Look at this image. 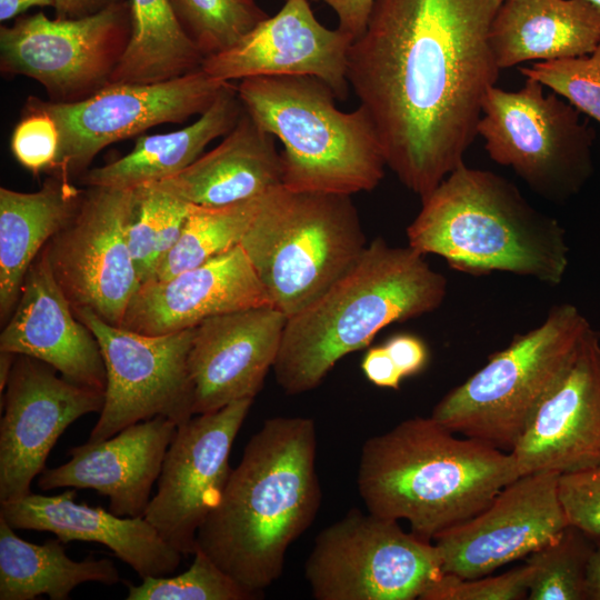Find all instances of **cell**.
<instances>
[{"label":"cell","mask_w":600,"mask_h":600,"mask_svg":"<svg viewBox=\"0 0 600 600\" xmlns=\"http://www.w3.org/2000/svg\"><path fill=\"white\" fill-rule=\"evenodd\" d=\"M498 0H373L348 81L387 166L420 198L463 163L500 69L489 33Z\"/></svg>","instance_id":"1"},{"label":"cell","mask_w":600,"mask_h":600,"mask_svg":"<svg viewBox=\"0 0 600 600\" xmlns=\"http://www.w3.org/2000/svg\"><path fill=\"white\" fill-rule=\"evenodd\" d=\"M317 448L313 419H267L197 532L196 549L260 597L281 577L289 547L318 514Z\"/></svg>","instance_id":"2"},{"label":"cell","mask_w":600,"mask_h":600,"mask_svg":"<svg viewBox=\"0 0 600 600\" xmlns=\"http://www.w3.org/2000/svg\"><path fill=\"white\" fill-rule=\"evenodd\" d=\"M456 434L431 417H413L367 439L357 477L367 511L407 520L433 541L520 476L511 452Z\"/></svg>","instance_id":"3"},{"label":"cell","mask_w":600,"mask_h":600,"mask_svg":"<svg viewBox=\"0 0 600 600\" xmlns=\"http://www.w3.org/2000/svg\"><path fill=\"white\" fill-rule=\"evenodd\" d=\"M447 288V278L424 254L373 239L347 273L287 318L272 367L278 384L292 396L311 391L341 358L367 347L383 328L437 310Z\"/></svg>","instance_id":"4"},{"label":"cell","mask_w":600,"mask_h":600,"mask_svg":"<svg viewBox=\"0 0 600 600\" xmlns=\"http://www.w3.org/2000/svg\"><path fill=\"white\" fill-rule=\"evenodd\" d=\"M407 228L408 244L471 276L509 272L558 286L569 264L561 223L517 186L464 162L428 196Z\"/></svg>","instance_id":"5"},{"label":"cell","mask_w":600,"mask_h":600,"mask_svg":"<svg viewBox=\"0 0 600 600\" xmlns=\"http://www.w3.org/2000/svg\"><path fill=\"white\" fill-rule=\"evenodd\" d=\"M243 109L284 149L282 186L289 190L351 196L373 190L386 157L366 110L337 108L331 88L309 76L240 80Z\"/></svg>","instance_id":"6"},{"label":"cell","mask_w":600,"mask_h":600,"mask_svg":"<svg viewBox=\"0 0 600 600\" xmlns=\"http://www.w3.org/2000/svg\"><path fill=\"white\" fill-rule=\"evenodd\" d=\"M350 197L282 184L261 197L240 246L271 304L287 318L327 291L367 248Z\"/></svg>","instance_id":"7"},{"label":"cell","mask_w":600,"mask_h":600,"mask_svg":"<svg viewBox=\"0 0 600 600\" xmlns=\"http://www.w3.org/2000/svg\"><path fill=\"white\" fill-rule=\"evenodd\" d=\"M590 327L576 306H553L542 323L514 334L450 390L430 417L457 434L510 452Z\"/></svg>","instance_id":"8"},{"label":"cell","mask_w":600,"mask_h":600,"mask_svg":"<svg viewBox=\"0 0 600 600\" xmlns=\"http://www.w3.org/2000/svg\"><path fill=\"white\" fill-rule=\"evenodd\" d=\"M543 88L529 78L516 91L493 86L477 133L491 160L512 169L540 197L560 203L592 173L594 132L578 109Z\"/></svg>","instance_id":"9"},{"label":"cell","mask_w":600,"mask_h":600,"mask_svg":"<svg viewBox=\"0 0 600 600\" xmlns=\"http://www.w3.org/2000/svg\"><path fill=\"white\" fill-rule=\"evenodd\" d=\"M442 574L433 542L358 509L319 532L304 563L316 600L419 599Z\"/></svg>","instance_id":"10"},{"label":"cell","mask_w":600,"mask_h":600,"mask_svg":"<svg viewBox=\"0 0 600 600\" xmlns=\"http://www.w3.org/2000/svg\"><path fill=\"white\" fill-rule=\"evenodd\" d=\"M130 33L129 0L78 19L20 16L0 27V71L36 80L51 102H79L110 84Z\"/></svg>","instance_id":"11"},{"label":"cell","mask_w":600,"mask_h":600,"mask_svg":"<svg viewBox=\"0 0 600 600\" xmlns=\"http://www.w3.org/2000/svg\"><path fill=\"white\" fill-rule=\"evenodd\" d=\"M73 311L94 334L107 374L103 407L88 441L154 417L180 426L196 416L188 364L194 328L149 336L110 324L89 309Z\"/></svg>","instance_id":"12"},{"label":"cell","mask_w":600,"mask_h":600,"mask_svg":"<svg viewBox=\"0 0 600 600\" xmlns=\"http://www.w3.org/2000/svg\"><path fill=\"white\" fill-rule=\"evenodd\" d=\"M227 82L202 69L154 83H112L74 103L33 97L56 121L59 153L51 174L82 176L109 144L140 136L166 123H181L202 114Z\"/></svg>","instance_id":"13"},{"label":"cell","mask_w":600,"mask_h":600,"mask_svg":"<svg viewBox=\"0 0 600 600\" xmlns=\"http://www.w3.org/2000/svg\"><path fill=\"white\" fill-rule=\"evenodd\" d=\"M136 188L89 187L73 218L43 248L72 309L120 326L140 287L127 241Z\"/></svg>","instance_id":"14"},{"label":"cell","mask_w":600,"mask_h":600,"mask_svg":"<svg viewBox=\"0 0 600 600\" xmlns=\"http://www.w3.org/2000/svg\"><path fill=\"white\" fill-rule=\"evenodd\" d=\"M252 402L196 414L177 428L144 518L182 556L194 553L197 532L221 500L231 448Z\"/></svg>","instance_id":"15"},{"label":"cell","mask_w":600,"mask_h":600,"mask_svg":"<svg viewBox=\"0 0 600 600\" xmlns=\"http://www.w3.org/2000/svg\"><path fill=\"white\" fill-rule=\"evenodd\" d=\"M57 372L38 359L17 354L1 397L0 503L29 494L63 431L103 407L104 391L72 383Z\"/></svg>","instance_id":"16"},{"label":"cell","mask_w":600,"mask_h":600,"mask_svg":"<svg viewBox=\"0 0 600 600\" xmlns=\"http://www.w3.org/2000/svg\"><path fill=\"white\" fill-rule=\"evenodd\" d=\"M560 473L519 476L478 514L433 539L442 571L488 576L544 546L568 526L558 496Z\"/></svg>","instance_id":"17"},{"label":"cell","mask_w":600,"mask_h":600,"mask_svg":"<svg viewBox=\"0 0 600 600\" xmlns=\"http://www.w3.org/2000/svg\"><path fill=\"white\" fill-rule=\"evenodd\" d=\"M352 38L328 29L309 0H284L230 48L203 59L201 69L222 82L252 77L309 76L327 83L337 99L349 92L348 54Z\"/></svg>","instance_id":"18"},{"label":"cell","mask_w":600,"mask_h":600,"mask_svg":"<svg viewBox=\"0 0 600 600\" xmlns=\"http://www.w3.org/2000/svg\"><path fill=\"white\" fill-rule=\"evenodd\" d=\"M510 452L520 476L600 467V333L592 327Z\"/></svg>","instance_id":"19"},{"label":"cell","mask_w":600,"mask_h":600,"mask_svg":"<svg viewBox=\"0 0 600 600\" xmlns=\"http://www.w3.org/2000/svg\"><path fill=\"white\" fill-rule=\"evenodd\" d=\"M287 317L273 306L211 317L194 327L189 370L194 414L253 400L273 367Z\"/></svg>","instance_id":"20"},{"label":"cell","mask_w":600,"mask_h":600,"mask_svg":"<svg viewBox=\"0 0 600 600\" xmlns=\"http://www.w3.org/2000/svg\"><path fill=\"white\" fill-rule=\"evenodd\" d=\"M272 306L240 244L164 280L147 281L131 298L121 327L149 336L197 327L202 321Z\"/></svg>","instance_id":"21"},{"label":"cell","mask_w":600,"mask_h":600,"mask_svg":"<svg viewBox=\"0 0 600 600\" xmlns=\"http://www.w3.org/2000/svg\"><path fill=\"white\" fill-rule=\"evenodd\" d=\"M0 351L38 359L72 383L106 389L99 343L76 317L44 249L26 274L17 306L0 334Z\"/></svg>","instance_id":"22"},{"label":"cell","mask_w":600,"mask_h":600,"mask_svg":"<svg viewBox=\"0 0 600 600\" xmlns=\"http://www.w3.org/2000/svg\"><path fill=\"white\" fill-rule=\"evenodd\" d=\"M177 428L173 421L154 417L108 439L72 447L70 460L44 469L37 484L41 490L92 489L108 497L112 513L144 517Z\"/></svg>","instance_id":"23"},{"label":"cell","mask_w":600,"mask_h":600,"mask_svg":"<svg viewBox=\"0 0 600 600\" xmlns=\"http://www.w3.org/2000/svg\"><path fill=\"white\" fill-rule=\"evenodd\" d=\"M76 489L57 496L30 492L1 502L0 517L13 529L48 531L60 541L107 546L141 579L172 574L182 554L144 517H120L101 507L77 503Z\"/></svg>","instance_id":"24"},{"label":"cell","mask_w":600,"mask_h":600,"mask_svg":"<svg viewBox=\"0 0 600 600\" xmlns=\"http://www.w3.org/2000/svg\"><path fill=\"white\" fill-rule=\"evenodd\" d=\"M153 183L193 206H228L281 186V153L274 137L243 109L236 126L216 148L177 174Z\"/></svg>","instance_id":"25"},{"label":"cell","mask_w":600,"mask_h":600,"mask_svg":"<svg viewBox=\"0 0 600 600\" xmlns=\"http://www.w3.org/2000/svg\"><path fill=\"white\" fill-rule=\"evenodd\" d=\"M489 40L500 70L587 56L600 43V9L588 0H503Z\"/></svg>","instance_id":"26"},{"label":"cell","mask_w":600,"mask_h":600,"mask_svg":"<svg viewBox=\"0 0 600 600\" xmlns=\"http://www.w3.org/2000/svg\"><path fill=\"white\" fill-rule=\"evenodd\" d=\"M84 190L51 174L36 192L0 188V317L7 321L26 274L48 242L73 218Z\"/></svg>","instance_id":"27"},{"label":"cell","mask_w":600,"mask_h":600,"mask_svg":"<svg viewBox=\"0 0 600 600\" xmlns=\"http://www.w3.org/2000/svg\"><path fill=\"white\" fill-rule=\"evenodd\" d=\"M242 110L237 86L227 82L194 122L171 132L139 136L129 153L87 170L80 180L88 187L137 188L174 176L196 161L211 141L226 136Z\"/></svg>","instance_id":"28"},{"label":"cell","mask_w":600,"mask_h":600,"mask_svg":"<svg viewBox=\"0 0 600 600\" xmlns=\"http://www.w3.org/2000/svg\"><path fill=\"white\" fill-rule=\"evenodd\" d=\"M62 543L58 538L42 544L26 541L0 517V599L33 600L46 594L66 600L83 582L113 586L120 581L113 561L92 557L74 561Z\"/></svg>","instance_id":"29"},{"label":"cell","mask_w":600,"mask_h":600,"mask_svg":"<svg viewBox=\"0 0 600 600\" xmlns=\"http://www.w3.org/2000/svg\"><path fill=\"white\" fill-rule=\"evenodd\" d=\"M131 33L112 83H154L201 69L204 56L181 27L171 0H129Z\"/></svg>","instance_id":"30"},{"label":"cell","mask_w":600,"mask_h":600,"mask_svg":"<svg viewBox=\"0 0 600 600\" xmlns=\"http://www.w3.org/2000/svg\"><path fill=\"white\" fill-rule=\"evenodd\" d=\"M262 196L222 207L190 204L178 241L161 260L151 280L171 278L240 244Z\"/></svg>","instance_id":"31"},{"label":"cell","mask_w":600,"mask_h":600,"mask_svg":"<svg viewBox=\"0 0 600 600\" xmlns=\"http://www.w3.org/2000/svg\"><path fill=\"white\" fill-rule=\"evenodd\" d=\"M596 546L568 524L558 537L534 550L527 562L534 570L527 599L588 600L587 571Z\"/></svg>","instance_id":"32"},{"label":"cell","mask_w":600,"mask_h":600,"mask_svg":"<svg viewBox=\"0 0 600 600\" xmlns=\"http://www.w3.org/2000/svg\"><path fill=\"white\" fill-rule=\"evenodd\" d=\"M187 36L206 57L230 48L268 17L256 0H171Z\"/></svg>","instance_id":"33"},{"label":"cell","mask_w":600,"mask_h":600,"mask_svg":"<svg viewBox=\"0 0 600 600\" xmlns=\"http://www.w3.org/2000/svg\"><path fill=\"white\" fill-rule=\"evenodd\" d=\"M202 550L196 549L188 570L173 577H147L128 584V600H254Z\"/></svg>","instance_id":"34"},{"label":"cell","mask_w":600,"mask_h":600,"mask_svg":"<svg viewBox=\"0 0 600 600\" xmlns=\"http://www.w3.org/2000/svg\"><path fill=\"white\" fill-rule=\"evenodd\" d=\"M519 71L600 123V43L590 54L534 62Z\"/></svg>","instance_id":"35"},{"label":"cell","mask_w":600,"mask_h":600,"mask_svg":"<svg viewBox=\"0 0 600 600\" xmlns=\"http://www.w3.org/2000/svg\"><path fill=\"white\" fill-rule=\"evenodd\" d=\"M59 147L60 133L56 121L33 96L28 97L10 139L14 159L34 176L51 172Z\"/></svg>","instance_id":"36"},{"label":"cell","mask_w":600,"mask_h":600,"mask_svg":"<svg viewBox=\"0 0 600 600\" xmlns=\"http://www.w3.org/2000/svg\"><path fill=\"white\" fill-rule=\"evenodd\" d=\"M533 568L526 562L496 577L464 579L443 573L419 600H521L527 599Z\"/></svg>","instance_id":"37"},{"label":"cell","mask_w":600,"mask_h":600,"mask_svg":"<svg viewBox=\"0 0 600 600\" xmlns=\"http://www.w3.org/2000/svg\"><path fill=\"white\" fill-rule=\"evenodd\" d=\"M161 191L148 183L136 188L127 228V241L140 284L152 279L158 264V230Z\"/></svg>","instance_id":"38"},{"label":"cell","mask_w":600,"mask_h":600,"mask_svg":"<svg viewBox=\"0 0 600 600\" xmlns=\"http://www.w3.org/2000/svg\"><path fill=\"white\" fill-rule=\"evenodd\" d=\"M558 496L568 524L600 549V467L560 474Z\"/></svg>","instance_id":"39"},{"label":"cell","mask_w":600,"mask_h":600,"mask_svg":"<svg viewBox=\"0 0 600 600\" xmlns=\"http://www.w3.org/2000/svg\"><path fill=\"white\" fill-rule=\"evenodd\" d=\"M384 346L403 378L419 373L428 362V348L414 334H394L386 341Z\"/></svg>","instance_id":"40"},{"label":"cell","mask_w":600,"mask_h":600,"mask_svg":"<svg viewBox=\"0 0 600 600\" xmlns=\"http://www.w3.org/2000/svg\"><path fill=\"white\" fill-rule=\"evenodd\" d=\"M361 369L366 378L377 387L400 389L403 379L384 344L371 347L362 358Z\"/></svg>","instance_id":"41"},{"label":"cell","mask_w":600,"mask_h":600,"mask_svg":"<svg viewBox=\"0 0 600 600\" xmlns=\"http://www.w3.org/2000/svg\"><path fill=\"white\" fill-rule=\"evenodd\" d=\"M328 4L338 17V29L354 41L366 30L373 0H314Z\"/></svg>","instance_id":"42"},{"label":"cell","mask_w":600,"mask_h":600,"mask_svg":"<svg viewBox=\"0 0 600 600\" xmlns=\"http://www.w3.org/2000/svg\"><path fill=\"white\" fill-rule=\"evenodd\" d=\"M121 0H53L54 18L78 19L96 14Z\"/></svg>","instance_id":"43"},{"label":"cell","mask_w":600,"mask_h":600,"mask_svg":"<svg viewBox=\"0 0 600 600\" xmlns=\"http://www.w3.org/2000/svg\"><path fill=\"white\" fill-rule=\"evenodd\" d=\"M36 7H53V0H0V21L17 19Z\"/></svg>","instance_id":"44"},{"label":"cell","mask_w":600,"mask_h":600,"mask_svg":"<svg viewBox=\"0 0 600 600\" xmlns=\"http://www.w3.org/2000/svg\"><path fill=\"white\" fill-rule=\"evenodd\" d=\"M587 592L588 600H600V549H596L589 560Z\"/></svg>","instance_id":"45"},{"label":"cell","mask_w":600,"mask_h":600,"mask_svg":"<svg viewBox=\"0 0 600 600\" xmlns=\"http://www.w3.org/2000/svg\"><path fill=\"white\" fill-rule=\"evenodd\" d=\"M17 354L9 351H0V391L6 389Z\"/></svg>","instance_id":"46"},{"label":"cell","mask_w":600,"mask_h":600,"mask_svg":"<svg viewBox=\"0 0 600 600\" xmlns=\"http://www.w3.org/2000/svg\"><path fill=\"white\" fill-rule=\"evenodd\" d=\"M588 1L600 9V0H588Z\"/></svg>","instance_id":"47"},{"label":"cell","mask_w":600,"mask_h":600,"mask_svg":"<svg viewBox=\"0 0 600 600\" xmlns=\"http://www.w3.org/2000/svg\"><path fill=\"white\" fill-rule=\"evenodd\" d=\"M500 3L503 1V0H498Z\"/></svg>","instance_id":"48"}]
</instances>
